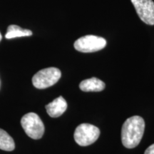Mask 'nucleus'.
I'll return each mask as SVG.
<instances>
[{"instance_id": "nucleus-8", "label": "nucleus", "mask_w": 154, "mask_h": 154, "mask_svg": "<svg viewBox=\"0 0 154 154\" xmlns=\"http://www.w3.org/2000/svg\"><path fill=\"white\" fill-rule=\"evenodd\" d=\"M79 88L84 92H99L105 88L104 82L96 77L82 81L79 84Z\"/></svg>"}, {"instance_id": "nucleus-2", "label": "nucleus", "mask_w": 154, "mask_h": 154, "mask_svg": "<svg viewBox=\"0 0 154 154\" xmlns=\"http://www.w3.org/2000/svg\"><path fill=\"white\" fill-rule=\"evenodd\" d=\"M21 124L26 135L32 139H39L44 134V125L35 113H28L21 119Z\"/></svg>"}, {"instance_id": "nucleus-4", "label": "nucleus", "mask_w": 154, "mask_h": 154, "mask_svg": "<svg viewBox=\"0 0 154 154\" xmlns=\"http://www.w3.org/2000/svg\"><path fill=\"white\" fill-rule=\"evenodd\" d=\"M100 136L98 127L89 124H82L74 131V140L81 146H87L96 142Z\"/></svg>"}, {"instance_id": "nucleus-1", "label": "nucleus", "mask_w": 154, "mask_h": 154, "mask_svg": "<svg viewBox=\"0 0 154 154\" xmlns=\"http://www.w3.org/2000/svg\"><path fill=\"white\" fill-rule=\"evenodd\" d=\"M145 130V121L139 116L127 119L121 128V141L127 149H134L140 143Z\"/></svg>"}, {"instance_id": "nucleus-5", "label": "nucleus", "mask_w": 154, "mask_h": 154, "mask_svg": "<svg viewBox=\"0 0 154 154\" xmlns=\"http://www.w3.org/2000/svg\"><path fill=\"white\" fill-rule=\"evenodd\" d=\"M106 40L101 36L86 35L82 36L74 42V49L83 53H91L100 51L105 48Z\"/></svg>"}, {"instance_id": "nucleus-9", "label": "nucleus", "mask_w": 154, "mask_h": 154, "mask_svg": "<svg viewBox=\"0 0 154 154\" xmlns=\"http://www.w3.org/2000/svg\"><path fill=\"white\" fill-rule=\"evenodd\" d=\"M32 35V32L29 29H24L17 25L11 24L7 28V32L5 34V37L7 39L14 38L22 36H30Z\"/></svg>"}, {"instance_id": "nucleus-11", "label": "nucleus", "mask_w": 154, "mask_h": 154, "mask_svg": "<svg viewBox=\"0 0 154 154\" xmlns=\"http://www.w3.org/2000/svg\"><path fill=\"white\" fill-rule=\"evenodd\" d=\"M144 154H154V143L152 144L146 150Z\"/></svg>"}, {"instance_id": "nucleus-3", "label": "nucleus", "mask_w": 154, "mask_h": 154, "mask_svg": "<svg viewBox=\"0 0 154 154\" xmlns=\"http://www.w3.org/2000/svg\"><path fill=\"white\" fill-rule=\"evenodd\" d=\"M61 72L59 69L49 67L38 71L32 77V84L38 89H44L57 84L61 78Z\"/></svg>"}, {"instance_id": "nucleus-7", "label": "nucleus", "mask_w": 154, "mask_h": 154, "mask_svg": "<svg viewBox=\"0 0 154 154\" xmlns=\"http://www.w3.org/2000/svg\"><path fill=\"white\" fill-rule=\"evenodd\" d=\"M67 109V103L62 96L55 99L52 102L46 106L47 112L49 116L57 118L61 116Z\"/></svg>"}, {"instance_id": "nucleus-12", "label": "nucleus", "mask_w": 154, "mask_h": 154, "mask_svg": "<svg viewBox=\"0 0 154 154\" xmlns=\"http://www.w3.org/2000/svg\"><path fill=\"white\" fill-rule=\"evenodd\" d=\"M2 38V34H1V33H0V42H1Z\"/></svg>"}, {"instance_id": "nucleus-13", "label": "nucleus", "mask_w": 154, "mask_h": 154, "mask_svg": "<svg viewBox=\"0 0 154 154\" xmlns=\"http://www.w3.org/2000/svg\"></svg>"}, {"instance_id": "nucleus-10", "label": "nucleus", "mask_w": 154, "mask_h": 154, "mask_svg": "<svg viewBox=\"0 0 154 154\" xmlns=\"http://www.w3.org/2000/svg\"><path fill=\"white\" fill-rule=\"evenodd\" d=\"M15 148L13 138L5 131L0 128V149L6 151H12Z\"/></svg>"}, {"instance_id": "nucleus-6", "label": "nucleus", "mask_w": 154, "mask_h": 154, "mask_svg": "<svg viewBox=\"0 0 154 154\" xmlns=\"http://www.w3.org/2000/svg\"><path fill=\"white\" fill-rule=\"evenodd\" d=\"M136 13L144 23L154 25V2L153 0H131Z\"/></svg>"}]
</instances>
